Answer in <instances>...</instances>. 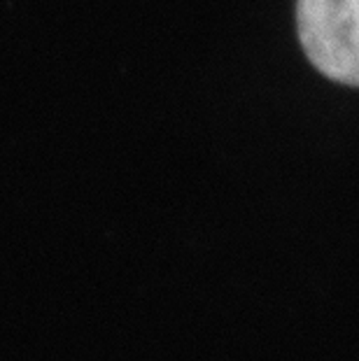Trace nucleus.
I'll return each instance as SVG.
<instances>
[{
  "label": "nucleus",
  "instance_id": "f257e3e1",
  "mask_svg": "<svg viewBox=\"0 0 359 361\" xmlns=\"http://www.w3.org/2000/svg\"><path fill=\"white\" fill-rule=\"evenodd\" d=\"M299 37L329 80L359 87V0H299Z\"/></svg>",
  "mask_w": 359,
  "mask_h": 361
}]
</instances>
